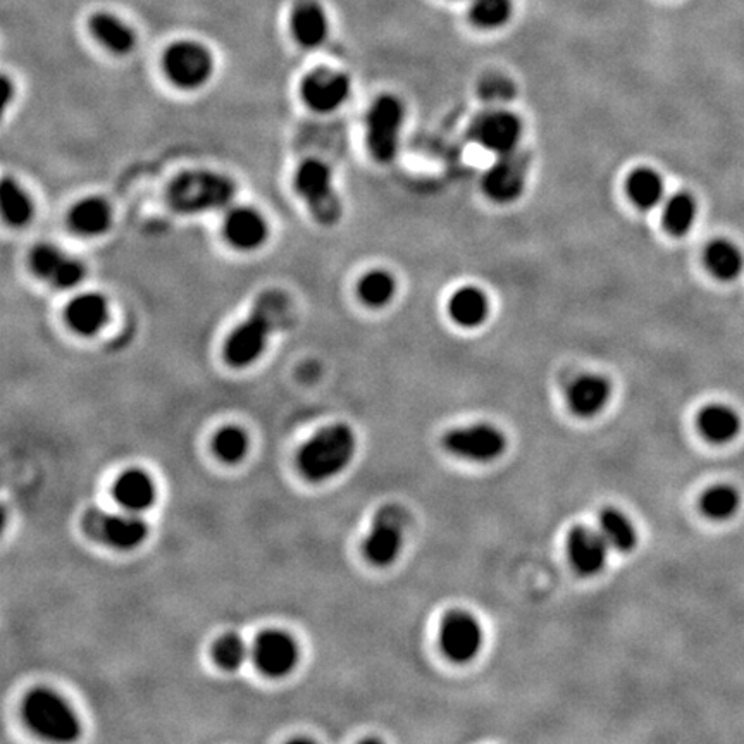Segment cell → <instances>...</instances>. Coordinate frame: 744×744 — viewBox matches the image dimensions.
<instances>
[{"instance_id":"e0dca14e","label":"cell","mask_w":744,"mask_h":744,"mask_svg":"<svg viewBox=\"0 0 744 744\" xmlns=\"http://www.w3.org/2000/svg\"><path fill=\"white\" fill-rule=\"evenodd\" d=\"M224 238L231 247L243 252L261 248L269 238V226L261 212L252 207H235L228 212L223 224Z\"/></svg>"},{"instance_id":"7402d4cb","label":"cell","mask_w":744,"mask_h":744,"mask_svg":"<svg viewBox=\"0 0 744 744\" xmlns=\"http://www.w3.org/2000/svg\"><path fill=\"white\" fill-rule=\"evenodd\" d=\"M448 312L453 323L459 324L462 328H478L488 319L490 300L486 293L476 286H462L450 298Z\"/></svg>"},{"instance_id":"52a82bcc","label":"cell","mask_w":744,"mask_h":744,"mask_svg":"<svg viewBox=\"0 0 744 744\" xmlns=\"http://www.w3.org/2000/svg\"><path fill=\"white\" fill-rule=\"evenodd\" d=\"M162 69L174 87L197 90L211 80L214 57L204 45L183 40L169 45L162 57Z\"/></svg>"},{"instance_id":"ba28073f","label":"cell","mask_w":744,"mask_h":744,"mask_svg":"<svg viewBox=\"0 0 744 744\" xmlns=\"http://www.w3.org/2000/svg\"><path fill=\"white\" fill-rule=\"evenodd\" d=\"M81 527L90 540L118 550L142 545L149 533V527L137 515L109 514L102 509H88L81 517Z\"/></svg>"},{"instance_id":"ac0fdd59","label":"cell","mask_w":744,"mask_h":744,"mask_svg":"<svg viewBox=\"0 0 744 744\" xmlns=\"http://www.w3.org/2000/svg\"><path fill=\"white\" fill-rule=\"evenodd\" d=\"M607 541L600 531H593L589 527H576L569 534V558L579 574L595 576L605 567L608 558Z\"/></svg>"},{"instance_id":"d590c367","label":"cell","mask_w":744,"mask_h":744,"mask_svg":"<svg viewBox=\"0 0 744 744\" xmlns=\"http://www.w3.org/2000/svg\"><path fill=\"white\" fill-rule=\"evenodd\" d=\"M214 660L224 670L240 669L247 660V645L238 634H226L219 638L214 645Z\"/></svg>"},{"instance_id":"30bf717a","label":"cell","mask_w":744,"mask_h":744,"mask_svg":"<svg viewBox=\"0 0 744 744\" xmlns=\"http://www.w3.org/2000/svg\"><path fill=\"white\" fill-rule=\"evenodd\" d=\"M443 445L448 452L472 462H491L507 450V438L500 429L490 424H474L469 428L453 429L445 436Z\"/></svg>"},{"instance_id":"2e32d148","label":"cell","mask_w":744,"mask_h":744,"mask_svg":"<svg viewBox=\"0 0 744 744\" xmlns=\"http://www.w3.org/2000/svg\"><path fill=\"white\" fill-rule=\"evenodd\" d=\"M254 662L262 674L283 677L290 674L298 662V648L290 636L281 631H264L255 639Z\"/></svg>"},{"instance_id":"4316f807","label":"cell","mask_w":744,"mask_h":744,"mask_svg":"<svg viewBox=\"0 0 744 744\" xmlns=\"http://www.w3.org/2000/svg\"><path fill=\"white\" fill-rule=\"evenodd\" d=\"M627 195L641 211H651L662 204L665 185L662 176L650 168H639L627 178Z\"/></svg>"},{"instance_id":"484cf974","label":"cell","mask_w":744,"mask_h":744,"mask_svg":"<svg viewBox=\"0 0 744 744\" xmlns=\"http://www.w3.org/2000/svg\"><path fill=\"white\" fill-rule=\"evenodd\" d=\"M88 26L95 40H99V44L114 54H128L137 44V37L130 26L124 25L121 19L112 14H93Z\"/></svg>"},{"instance_id":"603a6c76","label":"cell","mask_w":744,"mask_h":744,"mask_svg":"<svg viewBox=\"0 0 744 744\" xmlns=\"http://www.w3.org/2000/svg\"><path fill=\"white\" fill-rule=\"evenodd\" d=\"M111 205L99 197H88L73 205L68 214L71 230L81 236H99L111 228Z\"/></svg>"},{"instance_id":"7a4b0ae2","label":"cell","mask_w":744,"mask_h":744,"mask_svg":"<svg viewBox=\"0 0 744 744\" xmlns=\"http://www.w3.org/2000/svg\"><path fill=\"white\" fill-rule=\"evenodd\" d=\"M357 448L347 424H333L312 436L298 453V469L305 478L321 483L347 469Z\"/></svg>"},{"instance_id":"d4e9b609","label":"cell","mask_w":744,"mask_h":744,"mask_svg":"<svg viewBox=\"0 0 744 744\" xmlns=\"http://www.w3.org/2000/svg\"><path fill=\"white\" fill-rule=\"evenodd\" d=\"M116 502L128 512H142L155 502L154 481L142 471L124 472L114 484Z\"/></svg>"},{"instance_id":"83f0119b","label":"cell","mask_w":744,"mask_h":744,"mask_svg":"<svg viewBox=\"0 0 744 744\" xmlns=\"http://www.w3.org/2000/svg\"><path fill=\"white\" fill-rule=\"evenodd\" d=\"M705 264L713 278L720 279V281H732L743 273L744 255L738 245L720 238L708 245L707 252H705Z\"/></svg>"},{"instance_id":"f1b7e54d","label":"cell","mask_w":744,"mask_h":744,"mask_svg":"<svg viewBox=\"0 0 744 744\" xmlns=\"http://www.w3.org/2000/svg\"><path fill=\"white\" fill-rule=\"evenodd\" d=\"M0 205H2V217L9 226L21 228L33 219L35 205L25 188L19 185L13 178H4L0 185Z\"/></svg>"},{"instance_id":"6da1fadb","label":"cell","mask_w":744,"mask_h":744,"mask_svg":"<svg viewBox=\"0 0 744 744\" xmlns=\"http://www.w3.org/2000/svg\"><path fill=\"white\" fill-rule=\"evenodd\" d=\"M292 302L279 290H267L255 300L247 319L236 326L224 343V359L233 367L254 364L266 350L267 341L290 323Z\"/></svg>"},{"instance_id":"e575fe53","label":"cell","mask_w":744,"mask_h":744,"mask_svg":"<svg viewBox=\"0 0 744 744\" xmlns=\"http://www.w3.org/2000/svg\"><path fill=\"white\" fill-rule=\"evenodd\" d=\"M247 448V434L243 433L242 429L235 428V426L221 429L214 438V452L219 459L228 462V464L240 462L245 457Z\"/></svg>"},{"instance_id":"d6986e66","label":"cell","mask_w":744,"mask_h":744,"mask_svg":"<svg viewBox=\"0 0 744 744\" xmlns=\"http://www.w3.org/2000/svg\"><path fill=\"white\" fill-rule=\"evenodd\" d=\"M109 302L100 293H81L64 310V319L76 335L95 336L109 323Z\"/></svg>"},{"instance_id":"8fae6325","label":"cell","mask_w":744,"mask_h":744,"mask_svg":"<svg viewBox=\"0 0 744 744\" xmlns=\"http://www.w3.org/2000/svg\"><path fill=\"white\" fill-rule=\"evenodd\" d=\"M352 90V81L345 73L331 68H317L305 75L300 85V97L305 106L316 112H335L340 109Z\"/></svg>"},{"instance_id":"f546056e","label":"cell","mask_w":744,"mask_h":744,"mask_svg":"<svg viewBox=\"0 0 744 744\" xmlns=\"http://www.w3.org/2000/svg\"><path fill=\"white\" fill-rule=\"evenodd\" d=\"M600 533L610 548L620 553L633 552L638 545V533L633 522L617 509H605L600 515Z\"/></svg>"},{"instance_id":"7c38bea8","label":"cell","mask_w":744,"mask_h":744,"mask_svg":"<svg viewBox=\"0 0 744 744\" xmlns=\"http://www.w3.org/2000/svg\"><path fill=\"white\" fill-rule=\"evenodd\" d=\"M483 641V629L474 615L452 612L443 619L440 629L441 650L455 664H467L472 658L478 657Z\"/></svg>"},{"instance_id":"44dd1931","label":"cell","mask_w":744,"mask_h":744,"mask_svg":"<svg viewBox=\"0 0 744 744\" xmlns=\"http://www.w3.org/2000/svg\"><path fill=\"white\" fill-rule=\"evenodd\" d=\"M328 16L314 0H302L292 13V33L305 49H316L328 37Z\"/></svg>"},{"instance_id":"4dcf8cb0","label":"cell","mask_w":744,"mask_h":744,"mask_svg":"<svg viewBox=\"0 0 744 744\" xmlns=\"http://www.w3.org/2000/svg\"><path fill=\"white\" fill-rule=\"evenodd\" d=\"M741 493L731 484H715L701 495L700 509L712 521H729L741 509Z\"/></svg>"},{"instance_id":"8992f818","label":"cell","mask_w":744,"mask_h":744,"mask_svg":"<svg viewBox=\"0 0 744 744\" xmlns=\"http://www.w3.org/2000/svg\"><path fill=\"white\" fill-rule=\"evenodd\" d=\"M405 121V107L395 95L385 93L372 102L366 118V140L369 152L378 162L397 157Z\"/></svg>"},{"instance_id":"9c48e42d","label":"cell","mask_w":744,"mask_h":744,"mask_svg":"<svg viewBox=\"0 0 744 744\" xmlns=\"http://www.w3.org/2000/svg\"><path fill=\"white\" fill-rule=\"evenodd\" d=\"M409 514L400 505H385L372 521L371 533L364 541V555L371 564L386 567L402 552Z\"/></svg>"},{"instance_id":"3957f363","label":"cell","mask_w":744,"mask_h":744,"mask_svg":"<svg viewBox=\"0 0 744 744\" xmlns=\"http://www.w3.org/2000/svg\"><path fill=\"white\" fill-rule=\"evenodd\" d=\"M235 195L236 186L231 178L204 169L181 173L168 188L169 205L181 214L223 209L231 204Z\"/></svg>"},{"instance_id":"1f68e13d","label":"cell","mask_w":744,"mask_h":744,"mask_svg":"<svg viewBox=\"0 0 744 744\" xmlns=\"http://www.w3.org/2000/svg\"><path fill=\"white\" fill-rule=\"evenodd\" d=\"M360 300L372 309H381L390 304L397 295V281L385 269H374L364 274L357 286Z\"/></svg>"},{"instance_id":"277c9868","label":"cell","mask_w":744,"mask_h":744,"mask_svg":"<svg viewBox=\"0 0 744 744\" xmlns=\"http://www.w3.org/2000/svg\"><path fill=\"white\" fill-rule=\"evenodd\" d=\"M23 715L31 731L49 741L69 743L80 736L81 727L76 713L50 689L31 691L23 703Z\"/></svg>"},{"instance_id":"5bb4252c","label":"cell","mask_w":744,"mask_h":744,"mask_svg":"<svg viewBox=\"0 0 744 744\" xmlns=\"http://www.w3.org/2000/svg\"><path fill=\"white\" fill-rule=\"evenodd\" d=\"M30 267L38 278L44 279L59 290L75 288L87 276L83 262L64 254L61 248L50 243H40L31 250Z\"/></svg>"},{"instance_id":"d6a6232c","label":"cell","mask_w":744,"mask_h":744,"mask_svg":"<svg viewBox=\"0 0 744 744\" xmlns=\"http://www.w3.org/2000/svg\"><path fill=\"white\" fill-rule=\"evenodd\" d=\"M698 205L693 195L681 192L672 195L664 205V226L672 236H684L696 221Z\"/></svg>"},{"instance_id":"9a60e30c","label":"cell","mask_w":744,"mask_h":744,"mask_svg":"<svg viewBox=\"0 0 744 744\" xmlns=\"http://www.w3.org/2000/svg\"><path fill=\"white\" fill-rule=\"evenodd\" d=\"M471 137L483 149L490 150L493 154H510L517 150L521 142V119L512 112H486L472 123Z\"/></svg>"},{"instance_id":"836d02e7","label":"cell","mask_w":744,"mask_h":744,"mask_svg":"<svg viewBox=\"0 0 744 744\" xmlns=\"http://www.w3.org/2000/svg\"><path fill=\"white\" fill-rule=\"evenodd\" d=\"M512 9V0H474L469 16L478 28L495 30L512 18Z\"/></svg>"},{"instance_id":"ffe728a7","label":"cell","mask_w":744,"mask_h":744,"mask_svg":"<svg viewBox=\"0 0 744 744\" xmlns=\"http://www.w3.org/2000/svg\"><path fill=\"white\" fill-rule=\"evenodd\" d=\"M612 385L607 378L586 374L577 378L567 391V403L577 417H595L608 405Z\"/></svg>"},{"instance_id":"4fadbf2b","label":"cell","mask_w":744,"mask_h":744,"mask_svg":"<svg viewBox=\"0 0 744 744\" xmlns=\"http://www.w3.org/2000/svg\"><path fill=\"white\" fill-rule=\"evenodd\" d=\"M529 161L519 150L498 155L483 178L484 193L498 204H510L521 197L526 188Z\"/></svg>"},{"instance_id":"5b68a950","label":"cell","mask_w":744,"mask_h":744,"mask_svg":"<svg viewBox=\"0 0 744 744\" xmlns=\"http://www.w3.org/2000/svg\"><path fill=\"white\" fill-rule=\"evenodd\" d=\"M295 190L317 223L333 226L340 221L343 207L333 185V173L324 162L305 159L295 173Z\"/></svg>"},{"instance_id":"cb8c5ba5","label":"cell","mask_w":744,"mask_h":744,"mask_svg":"<svg viewBox=\"0 0 744 744\" xmlns=\"http://www.w3.org/2000/svg\"><path fill=\"white\" fill-rule=\"evenodd\" d=\"M698 429L710 443H729L741 433V417L738 412L722 403H713L701 410Z\"/></svg>"}]
</instances>
